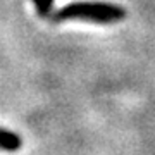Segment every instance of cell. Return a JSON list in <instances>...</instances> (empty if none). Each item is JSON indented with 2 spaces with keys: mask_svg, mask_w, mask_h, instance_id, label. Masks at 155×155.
I'll return each mask as SVG.
<instances>
[{
  "mask_svg": "<svg viewBox=\"0 0 155 155\" xmlns=\"http://www.w3.org/2000/svg\"><path fill=\"white\" fill-rule=\"evenodd\" d=\"M124 17H126V11L119 5L104 4V2H72L55 12L52 19L55 22L66 19H81V21L109 24V22L122 21Z\"/></svg>",
  "mask_w": 155,
  "mask_h": 155,
  "instance_id": "6da1fadb",
  "label": "cell"
},
{
  "mask_svg": "<svg viewBox=\"0 0 155 155\" xmlns=\"http://www.w3.org/2000/svg\"><path fill=\"white\" fill-rule=\"evenodd\" d=\"M21 145H22V141L16 133H11V131L0 127V148L2 150L16 152L17 148H21Z\"/></svg>",
  "mask_w": 155,
  "mask_h": 155,
  "instance_id": "7a4b0ae2",
  "label": "cell"
},
{
  "mask_svg": "<svg viewBox=\"0 0 155 155\" xmlns=\"http://www.w3.org/2000/svg\"><path fill=\"white\" fill-rule=\"evenodd\" d=\"M36 9H38L40 16H47L52 11V5H54V0H33Z\"/></svg>",
  "mask_w": 155,
  "mask_h": 155,
  "instance_id": "3957f363",
  "label": "cell"
}]
</instances>
